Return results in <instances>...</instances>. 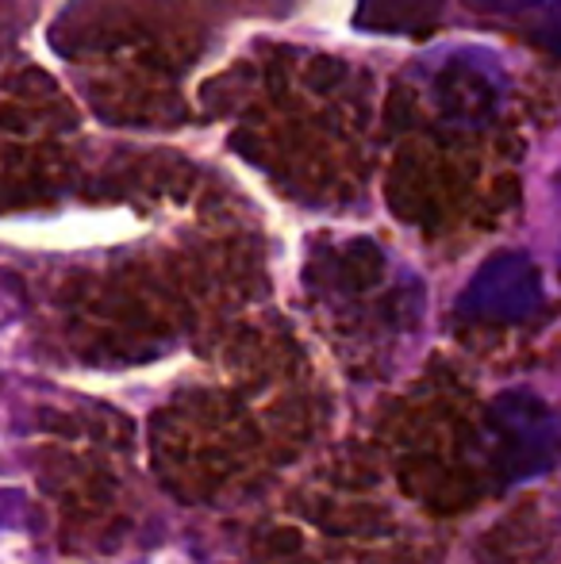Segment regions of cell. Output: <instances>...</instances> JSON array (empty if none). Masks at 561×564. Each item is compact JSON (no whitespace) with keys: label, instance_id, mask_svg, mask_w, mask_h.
Wrapping results in <instances>:
<instances>
[{"label":"cell","instance_id":"cell-1","mask_svg":"<svg viewBox=\"0 0 561 564\" xmlns=\"http://www.w3.org/2000/svg\"><path fill=\"white\" fill-rule=\"evenodd\" d=\"M481 457L500 484L531 480L554 468L558 457V419L535 392H504L488 403Z\"/></svg>","mask_w":561,"mask_h":564},{"label":"cell","instance_id":"cell-2","mask_svg":"<svg viewBox=\"0 0 561 564\" xmlns=\"http://www.w3.org/2000/svg\"><path fill=\"white\" fill-rule=\"evenodd\" d=\"M542 273L527 253L485 261L457 300V315L473 323H527L542 312Z\"/></svg>","mask_w":561,"mask_h":564},{"label":"cell","instance_id":"cell-3","mask_svg":"<svg viewBox=\"0 0 561 564\" xmlns=\"http://www.w3.org/2000/svg\"><path fill=\"white\" fill-rule=\"evenodd\" d=\"M470 4L485 15H516V12H527V8L542 4V0H470Z\"/></svg>","mask_w":561,"mask_h":564}]
</instances>
